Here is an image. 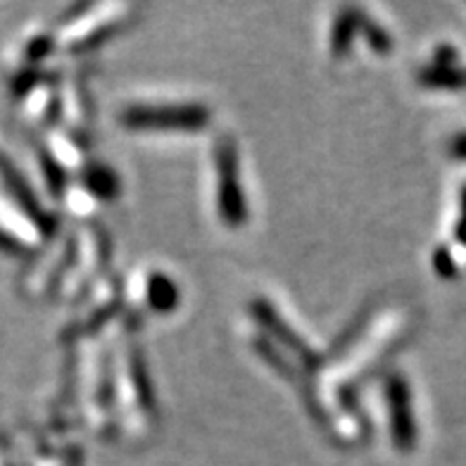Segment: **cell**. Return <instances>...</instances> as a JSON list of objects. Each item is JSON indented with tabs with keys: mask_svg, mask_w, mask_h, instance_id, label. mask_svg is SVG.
Instances as JSON below:
<instances>
[{
	"mask_svg": "<svg viewBox=\"0 0 466 466\" xmlns=\"http://www.w3.org/2000/svg\"><path fill=\"white\" fill-rule=\"evenodd\" d=\"M433 264H436V271L441 274V277L450 279V277H454V274H457V262L452 259V255H450L448 248H441V250L436 252Z\"/></svg>",
	"mask_w": 466,
	"mask_h": 466,
	"instance_id": "7c38bea8",
	"label": "cell"
},
{
	"mask_svg": "<svg viewBox=\"0 0 466 466\" xmlns=\"http://www.w3.org/2000/svg\"><path fill=\"white\" fill-rule=\"evenodd\" d=\"M450 153H452V157H457V160H466V134L454 138L452 146H450Z\"/></svg>",
	"mask_w": 466,
	"mask_h": 466,
	"instance_id": "9a60e30c",
	"label": "cell"
},
{
	"mask_svg": "<svg viewBox=\"0 0 466 466\" xmlns=\"http://www.w3.org/2000/svg\"><path fill=\"white\" fill-rule=\"evenodd\" d=\"M388 411H390V436L400 450H411L417 442V423L411 410L410 386L402 376L393 374L386 380Z\"/></svg>",
	"mask_w": 466,
	"mask_h": 466,
	"instance_id": "8992f818",
	"label": "cell"
},
{
	"mask_svg": "<svg viewBox=\"0 0 466 466\" xmlns=\"http://www.w3.org/2000/svg\"><path fill=\"white\" fill-rule=\"evenodd\" d=\"M131 129H203L209 112L203 105H131L122 112Z\"/></svg>",
	"mask_w": 466,
	"mask_h": 466,
	"instance_id": "3957f363",
	"label": "cell"
},
{
	"mask_svg": "<svg viewBox=\"0 0 466 466\" xmlns=\"http://www.w3.org/2000/svg\"><path fill=\"white\" fill-rule=\"evenodd\" d=\"M146 300L157 312H169L178 305V289L165 274H150L146 281Z\"/></svg>",
	"mask_w": 466,
	"mask_h": 466,
	"instance_id": "9c48e42d",
	"label": "cell"
},
{
	"mask_svg": "<svg viewBox=\"0 0 466 466\" xmlns=\"http://www.w3.org/2000/svg\"><path fill=\"white\" fill-rule=\"evenodd\" d=\"M398 338L400 336L390 331V326H386V317L376 321V326H371L362 338H357L355 345L338 360V364L331 371V379L340 383V393H343L345 388L352 386L364 371L374 369L379 360H383L390 352V348L395 345L393 340H398Z\"/></svg>",
	"mask_w": 466,
	"mask_h": 466,
	"instance_id": "6da1fadb",
	"label": "cell"
},
{
	"mask_svg": "<svg viewBox=\"0 0 466 466\" xmlns=\"http://www.w3.org/2000/svg\"><path fill=\"white\" fill-rule=\"evenodd\" d=\"M357 25H360V15H355L352 10H343L340 17L336 19L331 31V56L340 57L345 50H350L352 44V34H355Z\"/></svg>",
	"mask_w": 466,
	"mask_h": 466,
	"instance_id": "30bf717a",
	"label": "cell"
},
{
	"mask_svg": "<svg viewBox=\"0 0 466 466\" xmlns=\"http://www.w3.org/2000/svg\"><path fill=\"white\" fill-rule=\"evenodd\" d=\"M419 84L429 88H448V91L466 88V69L457 65H431L419 72Z\"/></svg>",
	"mask_w": 466,
	"mask_h": 466,
	"instance_id": "ba28073f",
	"label": "cell"
},
{
	"mask_svg": "<svg viewBox=\"0 0 466 466\" xmlns=\"http://www.w3.org/2000/svg\"><path fill=\"white\" fill-rule=\"evenodd\" d=\"M0 184L5 186L7 196L13 198L22 212H26V217H29L31 224H34L38 231L46 233V236L53 231V219L41 209V203H38V198L34 196L31 186L26 184V178H22V174L17 172V167L7 160L3 153H0Z\"/></svg>",
	"mask_w": 466,
	"mask_h": 466,
	"instance_id": "52a82bcc",
	"label": "cell"
},
{
	"mask_svg": "<svg viewBox=\"0 0 466 466\" xmlns=\"http://www.w3.org/2000/svg\"><path fill=\"white\" fill-rule=\"evenodd\" d=\"M454 238L460 240L461 246H466V188L461 193V215L457 221V228H454Z\"/></svg>",
	"mask_w": 466,
	"mask_h": 466,
	"instance_id": "5bb4252c",
	"label": "cell"
},
{
	"mask_svg": "<svg viewBox=\"0 0 466 466\" xmlns=\"http://www.w3.org/2000/svg\"><path fill=\"white\" fill-rule=\"evenodd\" d=\"M217 208L219 217L228 227H240L248 217L246 198H243V186H240L238 174V155H236V143L228 138H221L217 146Z\"/></svg>",
	"mask_w": 466,
	"mask_h": 466,
	"instance_id": "7a4b0ae2",
	"label": "cell"
},
{
	"mask_svg": "<svg viewBox=\"0 0 466 466\" xmlns=\"http://www.w3.org/2000/svg\"><path fill=\"white\" fill-rule=\"evenodd\" d=\"M122 393H127V414L134 433H138L141 426H153V414H155V400H153V388L147 380V371L143 367L141 352L129 350V355L124 360V371L122 380H119Z\"/></svg>",
	"mask_w": 466,
	"mask_h": 466,
	"instance_id": "5b68a950",
	"label": "cell"
},
{
	"mask_svg": "<svg viewBox=\"0 0 466 466\" xmlns=\"http://www.w3.org/2000/svg\"><path fill=\"white\" fill-rule=\"evenodd\" d=\"M84 181H86V188L91 190L93 196L103 198V200L115 198L116 188H119L116 177L110 169H105V167H88L86 174H84Z\"/></svg>",
	"mask_w": 466,
	"mask_h": 466,
	"instance_id": "8fae6325",
	"label": "cell"
},
{
	"mask_svg": "<svg viewBox=\"0 0 466 466\" xmlns=\"http://www.w3.org/2000/svg\"><path fill=\"white\" fill-rule=\"evenodd\" d=\"M0 250L13 252V255H19V252H25V248H22V240H19L17 236H13V233H7L5 228H0Z\"/></svg>",
	"mask_w": 466,
	"mask_h": 466,
	"instance_id": "4fadbf2b",
	"label": "cell"
},
{
	"mask_svg": "<svg viewBox=\"0 0 466 466\" xmlns=\"http://www.w3.org/2000/svg\"><path fill=\"white\" fill-rule=\"evenodd\" d=\"M134 13L129 5H84L79 7L81 22L67 26V46L72 50H88L110 36L116 26Z\"/></svg>",
	"mask_w": 466,
	"mask_h": 466,
	"instance_id": "277c9868",
	"label": "cell"
}]
</instances>
